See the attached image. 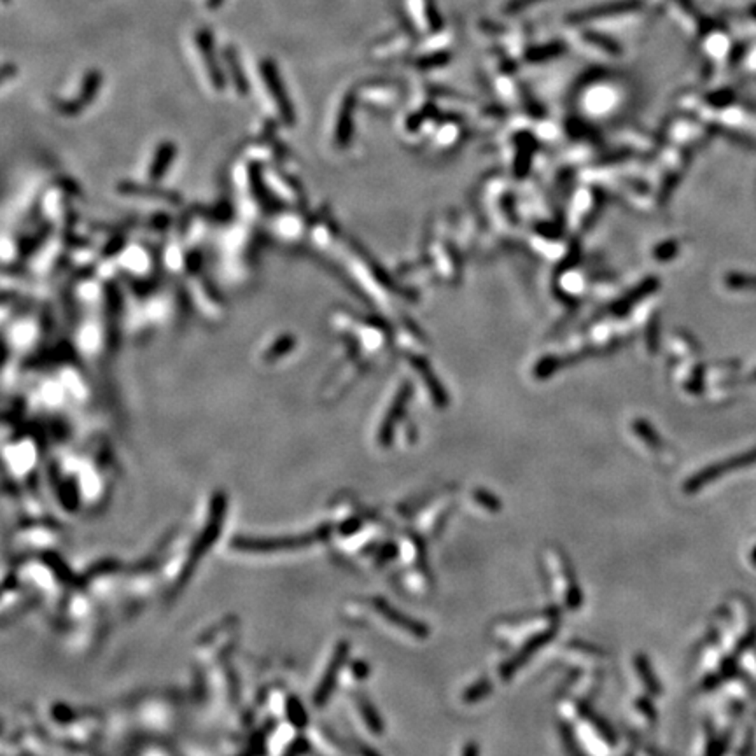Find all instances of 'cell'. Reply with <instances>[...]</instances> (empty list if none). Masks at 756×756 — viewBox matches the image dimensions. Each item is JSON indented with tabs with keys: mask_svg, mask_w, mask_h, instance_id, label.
I'll list each match as a JSON object with an SVG mask.
<instances>
[{
	"mask_svg": "<svg viewBox=\"0 0 756 756\" xmlns=\"http://www.w3.org/2000/svg\"><path fill=\"white\" fill-rule=\"evenodd\" d=\"M537 2V0H513V2L508 6V11H518V9H524V7L530 6V4Z\"/></svg>",
	"mask_w": 756,
	"mask_h": 756,
	"instance_id": "10",
	"label": "cell"
},
{
	"mask_svg": "<svg viewBox=\"0 0 756 756\" xmlns=\"http://www.w3.org/2000/svg\"><path fill=\"white\" fill-rule=\"evenodd\" d=\"M462 756H478V744L469 742L468 746H466L464 755H462Z\"/></svg>",
	"mask_w": 756,
	"mask_h": 756,
	"instance_id": "11",
	"label": "cell"
},
{
	"mask_svg": "<svg viewBox=\"0 0 756 756\" xmlns=\"http://www.w3.org/2000/svg\"><path fill=\"white\" fill-rule=\"evenodd\" d=\"M223 4H224V0H207V7H209V9H212V11L219 9V7L223 6Z\"/></svg>",
	"mask_w": 756,
	"mask_h": 756,
	"instance_id": "12",
	"label": "cell"
},
{
	"mask_svg": "<svg viewBox=\"0 0 756 756\" xmlns=\"http://www.w3.org/2000/svg\"><path fill=\"white\" fill-rule=\"evenodd\" d=\"M636 667L637 671H639V676L641 679L644 681V685L648 686V690H650L651 693H658L660 692V683H656L655 676L651 674V667L650 663H648L646 656H637L636 658Z\"/></svg>",
	"mask_w": 756,
	"mask_h": 756,
	"instance_id": "8",
	"label": "cell"
},
{
	"mask_svg": "<svg viewBox=\"0 0 756 756\" xmlns=\"http://www.w3.org/2000/svg\"><path fill=\"white\" fill-rule=\"evenodd\" d=\"M632 7H636V2H630V0H625V2H616V4H608V6L595 7V9L587 11V13L582 14V16H576V20H592V18L611 16V14L630 11Z\"/></svg>",
	"mask_w": 756,
	"mask_h": 756,
	"instance_id": "7",
	"label": "cell"
},
{
	"mask_svg": "<svg viewBox=\"0 0 756 756\" xmlns=\"http://www.w3.org/2000/svg\"><path fill=\"white\" fill-rule=\"evenodd\" d=\"M490 690H492V685H490V683H488V681L478 683V685H475L471 690H468V692L464 693L466 702H475V700H478V698L485 697V695H487L488 692H490Z\"/></svg>",
	"mask_w": 756,
	"mask_h": 756,
	"instance_id": "9",
	"label": "cell"
},
{
	"mask_svg": "<svg viewBox=\"0 0 756 756\" xmlns=\"http://www.w3.org/2000/svg\"><path fill=\"white\" fill-rule=\"evenodd\" d=\"M4 2H9V0H4Z\"/></svg>",
	"mask_w": 756,
	"mask_h": 756,
	"instance_id": "14",
	"label": "cell"
},
{
	"mask_svg": "<svg viewBox=\"0 0 756 756\" xmlns=\"http://www.w3.org/2000/svg\"><path fill=\"white\" fill-rule=\"evenodd\" d=\"M102 79H104V78H102V72L97 70V68H91L90 72H86V75L83 78L81 91H79L78 100L68 102V104H63L62 105L63 112L65 114H78L81 107H86L88 104H91V102H93V98L97 97L98 91H100Z\"/></svg>",
	"mask_w": 756,
	"mask_h": 756,
	"instance_id": "3",
	"label": "cell"
},
{
	"mask_svg": "<svg viewBox=\"0 0 756 756\" xmlns=\"http://www.w3.org/2000/svg\"><path fill=\"white\" fill-rule=\"evenodd\" d=\"M194 41H196L198 49L201 53V60H204L205 68H207L210 83L217 91H223L226 88V78H224V70L221 67L219 58H217L214 33L207 28H201L194 36Z\"/></svg>",
	"mask_w": 756,
	"mask_h": 756,
	"instance_id": "2",
	"label": "cell"
},
{
	"mask_svg": "<svg viewBox=\"0 0 756 756\" xmlns=\"http://www.w3.org/2000/svg\"><path fill=\"white\" fill-rule=\"evenodd\" d=\"M259 72H261L263 81H265V86L268 88L278 112H280V117L288 125H293L294 121H296V116H294V109L291 105V100H289L288 90H285L284 81H282V75L280 72H278L277 63H275L272 58H265L261 65H259Z\"/></svg>",
	"mask_w": 756,
	"mask_h": 756,
	"instance_id": "1",
	"label": "cell"
},
{
	"mask_svg": "<svg viewBox=\"0 0 756 756\" xmlns=\"http://www.w3.org/2000/svg\"><path fill=\"white\" fill-rule=\"evenodd\" d=\"M377 608L380 609L384 614H387L389 620L394 621V624L399 625L401 629H404V630H408V632H411L414 636H417V637H426L427 636V627H424V625L419 624V621L408 620V618L403 616V614L396 613L394 609H391L387 604H384V601H380V604H377Z\"/></svg>",
	"mask_w": 756,
	"mask_h": 756,
	"instance_id": "6",
	"label": "cell"
},
{
	"mask_svg": "<svg viewBox=\"0 0 756 756\" xmlns=\"http://www.w3.org/2000/svg\"><path fill=\"white\" fill-rule=\"evenodd\" d=\"M354 104H356V97H354V93H347V97L343 98L342 110H340L338 128H336V139H338L340 144H345L347 139L350 137V133H352Z\"/></svg>",
	"mask_w": 756,
	"mask_h": 756,
	"instance_id": "5",
	"label": "cell"
},
{
	"mask_svg": "<svg viewBox=\"0 0 756 756\" xmlns=\"http://www.w3.org/2000/svg\"><path fill=\"white\" fill-rule=\"evenodd\" d=\"M223 58L226 63L228 70H230V78L233 81V86L238 91L240 95L249 93V81H247V75L243 72L242 62H240V55L233 46H226L223 49Z\"/></svg>",
	"mask_w": 756,
	"mask_h": 756,
	"instance_id": "4",
	"label": "cell"
},
{
	"mask_svg": "<svg viewBox=\"0 0 756 756\" xmlns=\"http://www.w3.org/2000/svg\"><path fill=\"white\" fill-rule=\"evenodd\" d=\"M13 70H16V68H13L11 65H4V81H7V78L13 74Z\"/></svg>",
	"mask_w": 756,
	"mask_h": 756,
	"instance_id": "13",
	"label": "cell"
}]
</instances>
